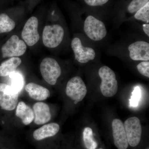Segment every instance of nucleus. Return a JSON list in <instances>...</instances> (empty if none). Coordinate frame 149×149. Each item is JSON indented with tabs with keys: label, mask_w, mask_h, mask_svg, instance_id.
<instances>
[{
	"label": "nucleus",
	"mask_w": 149,
	"mask_h": 149,
	"mask_svg": "<svg viewBox=\"0 0 149 149\" xmlns=\"http://www.w3.org/2000/svg\"><path fill=\"white\" fill-rule=\"evenodd\" d=\"M19 93L10 85L0 83V107L6 111L13 110L18 102Z\"/></svg>",
	"instance_id": "7"
},
{
	"label": "nucleus",
	"mask_w": 149,
	"mask_h": 149,
	"mask_svg": "<svg viewBox=\"0 0 149 149\" xmlns=\"http://www.w3.org/2000/svg\"><path fill=\"white\" fill-rule=\"evenodd\" d=\"M143 29L144 32L148 36H149V24H143Z\"/></svg>",
	"instance_id": "26"
},
{
	"label": "nucleus",
	"mask_w": 149,
	"mask_h": 149,
	"mask_svg": "<svg viewBox=\"0 0 149 149\" xmlns=\"http://www.w3.org/2000/svg\"><path fill=\"white\" fill-rule=\"evenodd\" d=\"M113 136L115 146L118 149H127L128 147L127 135L124 124L119 119H114L112 123Z\"/></svg>",
	"instance_id": "11"
},
{
	"label": "nucleus",
	"mask_w": 149,
	"mask_h": 149,
	"mask_svg": "<svg viewBox=\"0 0 149 149\" xmlns=\"http://www.w3.org/2000/svg\"><path fill=\"white\" fill-rule=\"evenodd\" d=\"M149 0H132L128 6V10L129 13H136L146 4L149 2Z\"/></svg>",
	"instance_id": "22"
},
{
	"label": "nucleus",
	"mask_w": 149,
	"mask_h": 149,
	"mask_svg": "<svg viewBox=\"0 0 149 149\" xmlns=\"http://www.w3.org/2000/svg\"><path fill=\"white\" fill-rule=\"evenodd\" d=\"M88 5L91 6H101L108 2L109 0H84Z\"/></svg>",
	"instance_id": "25"
},
{
	"label": "nucleus",
	"mask_w": 149,
	"mask_h": 149,
	"mask_svg": "<svg viewBox=\"0 0 149 149\" xmlns=\"http://www.w3.org/2000/svg\"><path fill=\"white\" fill-rule=\"evenodd\" d=\"M39 22L36 17H29L24 24L21 33V38L27 46L33 47L39 42L40 35Z\"/></svg>",
	"instance_id": "5"
},
{
	"label": "nucleus",
	"mask_w": 149,
	"mask_h": 149,
	"mask_svg": "<svg viewBox=\"0 0 149 149\" xmlns=\"http://www.w3.org/2000/svg\"><path fill=\"white\" fill-rule=\"evenodd\" d=\"M71 47L74 52L75 59L81 63H87L95 57V50L92 48L84 47L80 39L74 37L72 40Z\"/></svg>",
	"instance_id": "10"
},
{
	"label": "nucleus",
	"mask_w": 149,
	"mask_h": 149,
	"mask_svg": "<svg viewBox=\"0 0 149 149\" xmlns=\"http://www.w3.org/2000/svg\"><path fill=\"white\" fill-rule=\"evenodd\" d=\"M98 74L102 80L100 88L102 95L107 97L115 95L118 85L114 71L108 66H103L99 69Z\"/></svg>",
	"instance_id": "1"
},
{
	"label": "nucleus",
	"mask_w": 149,
	"mask_h": 149,
	"mask_svg": "<svg viewBox=\"0 0 149 149\" xmlns=\"http://www.w3.org/2000/svg\"><path fill=\"white\" fill-rule=\"evenodd\" d=\"M63 27L57 24H47L42 33L43 45L49 49H54L61 44L64 38Z\"/></svg>",
	"instance_id": "2"
},
{
	"label": "nucleus",
	"mask_w": 149,
	"mask_h": 149,
	"mask_svg": "<svg viewBox=\"0 0 149 149\" xmlns=\"http://www.w3.org/2000/svg\"><path fill=\"white\" fill-rule=\"evenodd\" d=\"M124 125L128 145L132 147L137 146L141 142L142 136L140 119L137 117L129 118L125 120Z\"/></svg>",
	"instance_id": "9"
},
{
	"label": "nucleus",
	"mask_w": 149,
	"mask_h": 149,
	"mask_svg": "<svg viewBox=\"0 0 149 149\" xmlns=\"http://www.w3.org/2000/svg\"><path fill=\"white\" fill-rule=\"evenodd\" d=\"M84 30L91 40L99 41L106 37L107 31L102 22L92 15L87 17L84 22Z\"/></svg>",
	"instance_id": "6"
},
{
	"label": "nucleus",
	"mask_w": 149,
	"mask_h": 149,
	"mask_svg": "<svg viewBox=\"0 0 149 149\" xmlns=\"http://www.w3.org/2000/svg\"><path fill=\"white\" fill-rule=\"evenodd\" d=\"M100 149H102V148H100Z\"/></svg>",
	"instance_id": "27"
},
{
	"label": "nucleus",
	"mask_w": 149,
	"mask_h": 149,
	"mask_svg": "<svg viewBox=\"0 0 149 149\" xmlns=\"http://www.w3.org/2000/svg\"><path fill=\"white\" fill-rule=\"evenodd\" d=\"M138 71L143 76L149 77V62L143 61L137 65Z\"/></svg>",
	"instance_id": "24"
},
{
	"label": "nucleus",
	"mask_w": 149,
	"mask_h": 149,
	"mask_svg": "<svg viewBox=\"0 0 149 149\" xmlns=\"http://www.w3.org/2000/svg\"><path fill=\"white\" fill-rule=\"evenodd\" d=\"M34 121L37 125L45 124L50 120L52 118L49 105L42 102H38L33 106Z\"/></svg>",
	"instance_id": "13"
},
{
	"label": "nucleus",
	"mask_w": 149,
	"mask_h": 149,
	"mask_svg": "<svg viewBox=\"0 0 149 149\" xmlns=\"http://www.w3.org/2000/svg\"><path fill=\"white\" fill-rule=\"evenodd\" d=\"M59 129L60 126L58 124L52 123L43 125L35 130L33 133V137L36 141H41L54 136L58 133Z\"/></svg>",
	"instance_id": "15"
},
{
	"label": "nucleus",
	"mask_w": 149,
	"mask_h": 149,
	"mask_svg": "<svg viewBox=\"0 0 149 149\" xmlns=\"http://www.w3.org/2000/svg\"><path fill=\"white\" fill-rule=\"evenodd\" d=\"M130 58L134 61H149V44L144 41H137L128 47Z\"/></svg>",
	"instance_id": "12"
},
{
	"label": "nucleus",
	"mask_w": 149,
	"mask_h": 149,
	"mask_svg": "<svg viewBox=\"0 0 149 149\" xmlns=\"http://www.w3.org/2000/svg\"><path fill=\"white\" fill-rule=\"evenodd\" d=\"M83 139L85 147L87 149H96L98 144L94 139L93 131L92 128L86 127L84 129L83 133Z\"/></svg>",
	"instance_id": "19"
},
{
	"label": "nucleus",
	"mask_w": 149,
	"mask_h": 149,
	"mask_svg": "<svg viewBox=\"0 0 149 149\" xmlns=\"http://www.w3.org/2000/svg\"><path fill=\"white\" fill-rule=\"evenodd\" d=\"M22 63L19 57H12L8 58L0 65V77H6L16 71Z\"/></svg>",
	"instance_id": "17"
},
{
	"label": "nucleus",
	"mask_w": 149,
	"mask_h": 149,
	"mask_svg": "<svg viewBox=\"0 0 149 149\" xmlns=\"http://www.w3.org/2000/svg\"><path fill=\"white\" fill-rule=\"evenodd\" d=\"M15 114L25 125L30 124L35 118L33 110L23 102H19L17 106Z\"/></svg>",
	"instance_id": "16"
},
{
	"label": "nucleus",
	"mask_w": 149,
	"mask_h": 149,
	"mask_svg": "<svg viewBox=\"0 0 149 149\" xmlns=\"http://www.w3.org/2000/svg\"><path fill=\"white\" fill-rule=\"evenodd\" d=\"M16 27V22L6 13L0 14V34L12 32Z\"/></svg>",
	"instance_id": "18"
},
{
	"label": "nucleus",
	"mask_w": 149,
	"mask_h": 149,
	"mask_svg": "<svg viewBox=\"0 0 149 149\" xmlns=\"http://www.w3.org/2000/svg\"><path fill=\"white\" fill-rule=\"evenodd\" d=\"M27 45L18 35H12L1 47L3 58L19 57L26 53Z\"/></svg>",
	"instance_id": "3"
},
{
	"label": "nucleus",
	"mask_w": 149,
	"mask_h": 149,
	"mask_svg": "<svg viewBox=\"0 0 149 149\" xmlns=\"http://www.w3.org/2000/svg\"><path fill=\"white\" fill-rule=\"evenodd\" d=\"M12 80L11 86L19 93L22 91L24 86V80L21 74L15 71L9 75Z\"/></svg>",
	"instance_id": "20"
},
{
	"label": "nucleus",
	"mask_w": 149,
	"mask_h": 149,
	"mask_svg": "<svg viewBox=\"0 0 149 149\" xmlns=\"http://www.w3.org/2000/svg\"><path fill=\"white\" fill-rule=\"evenodd\" d=\"M25 90L31 98L39 101L46 100L50 95L48 89L34 83L27 84L25 86Z\"/></svg>",
	"instance_id": "14"
},
{
	"label": "nucleus",
	"mask_w": 149,
	"mask_h": 149,
	"mask_svg": "<svg viewBox=\"0 0 149 149\" xmlns=\"http://www.w3.org/2000/svg\"><path fill=\"white\" fill-rule=\"evenodd\" d=\"M40 70L44 80L52 85H56L61 74V69L58 62L54 58H45L41 61Z\"/></svg>",
	"instance_id": "4"
},
{
	"label": "nucleus",
	"mask_w": 149,
	"mask_h": 149,
	"mask_svg": "<svg viewBox=\"0 0 149 149\" xmlns=\"http://www.w3.org/2000/svg\"><path fill=\"white\" fill-rule=\"evenodd\" d=\"M136 19L144 22H149V2L136 12L134 15Z\"/></svg>",
	"instance_id": "21"
},
{
	"label": "nucleus",
	"mask_w": 149,
	"mask_h": 149,
	"mask_svg": "<svg viewBox=\"0 0 149 149\" xmlns=\"http://www.w3.org/2000/svg\"><path fill=\"white\" fill-rule=\"evenodd\" d=\"M141 97V88L139 86H136L134 88L132 93L131 98L130 100V105L132 107H136L139 105V101Z\"/></svg>",
	"instance_id": "23"
},
{
	"label": "nucleus",
	"mask_w": 149,
	"mask_h": 149,
	"mask_svg": "<svg viewBox=\"0 0 149 149\" xmlns=\"http://www.w3.org/2000/svg\"><path fill=\"white\" fill-rule=\"evenodd\" d=\"M65 93L68 97L74 104L83 100L87 93V89L85 83L79 76H75L70 79L67 84Z\"/></svg>",
	"instance_id": "8"
}]
</instances>
